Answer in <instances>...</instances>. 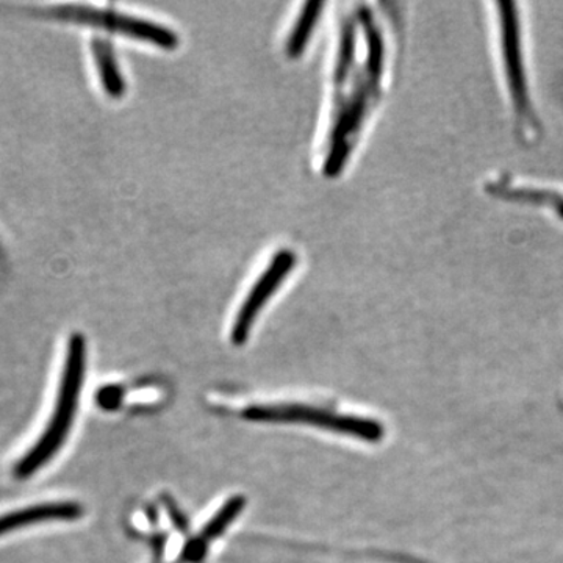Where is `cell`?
Returning a JSON list of instances; mask_svg holds the SVG:
<instances>
[{"label": "cell", "instance_id": "1", "mask_svg": "<svg viewBox=\"0 0 563 563\" xmlns=\"http://www.w3.org/2000/svg\"><path fill=\"white\" fill-rule=\"evenodd\" d=\"M85 362H87V343L84 335L73 333L66 350L65 368H63L60 390L55 402L54 415L49 424L41 433L38 442L21 459L16 465V476L27 479L33 473L43 468L47 462L57 455L66 439H68L84 385Z\"/></svg>", "mask_w": 563, "mask_h": 563}, {"label": "cell", "instance_id": "2", "mask_svg": "<svg viewBox=\"0 0 563 563\" xmlns=\"http://www.w3.org/2000/svg\"><path fill=\"white\" fill-rule=\"evenodd\" d=\"M242 417L255 422H299V424L317 426L343 435L355 437L368 443H379L384 439L385 429L379 421L369 418L340 415L317 407L298 406V404H266L251 406L243 410Z\"/></svg>", "mask_w": 563, "mask_h": 563}, {"label": "cell", "instance_id": "3", "mask_svg": "<svg viewBox=\"0 0 563 563\" xmlns=\"http://www.w3.org/2000/svg\"><path fill=\"white\" fill-rule=\"evenodd\" d=\"M296 262H298V257L291 250H280L274 255L268 268L255 282L250 295L246 296L242 307H240L235 321H233L231 340L235 346H242L246 343L252 325L261 314L263 307L272 299L274 292L279 290L288 274L295 269Z\"/></svg>", "mask_w": 563, "mask_h": 563}, {"label": "cell", "instance_id": "4", "mask_svg": "<svg viewBox=\"0 0 563 563\" xmlns=\"http://www.w3.org/2000/svg\"><path fill=\"white\" fill-rule=\"evenodd\" d=\"M65 18L87 22V24L101 27L103 31L121 33L131 36L133 40L144 41L154 44L163 49H174L179 44V36L172 29L141 18L128 16L117 11H103L87 9V7H74L63 11ZM62 13V14H63Z\"/></svg>", "mask_w": 563, "mask_h": 563}, {"label": "cell", "instance_id": "5", "mask_svg": "<svg viewBox=\"0 0 563 563\" xmlns=\"http://www.w3.org/2000/svg\"><path fill=\"white\" fill-rule=\"evenodd\" d=\"M84 515L80 504L77 503H51L27 507L16 512L0 517V536L27 526L43 523V521H73Z\"/></svg>", "mask_w": 563, "mask_h": 563}, {"label": "cell", "instance_id": "6", "mask_svg": "<svg viewBox=\"0 0 563 563\" xmlns=\"http://www.w3.org/2000/svg\"><path fill=\"white\" fill-rule=\"evenodd\" d=\"M504 49H506L507 73L512 85L515 102L518 111L528 109V98L521 74L520 43H518L517 16L504 14Z\"/></svg>", "mask_w": 563, "mask_h": 563}, {"label": "cell", "instance_id": "7", "mask_svg": "<svg viewBox=\"0 0 563 563\" xmlns=\"http://www.w3.org/2000/svg\"><path fill=\"white\" fill-rule=\"evenodd\" d=\"M322 9H324V3L322 2H307L303 5L301 14H299L298 20L295 22V27H292L290 36H288L287 46H285L288 57H301L303 49L309 44L314 27H317L318 21H320Z\"/></svg>", "mask_w": 563, "mask_h": 563}, {"label": "cell", "instance_id": "8", "mask_svg": "<svg viewBox=\"0 0 563 563\" xmlns=\"http://www.w3.org/2000/svg\"><path fill=\"white\" fill-rule=\"evenodd\" d=\"M92 54H95L96 66H98L99 77H101L103 90L111 98H121L125 91L124 79H122L120 68L117 65L113 51L106 41L96 40L92 43Z\"/></svg>", "mask_w": 563, "mask_h": 563}, {"label": "cell", "instance_id": "9", "mask_svg": "<svg viewBox=\"0 0 563 563\" xmlns=\"http://www.w3.org/2000/svg\"><path fill=\"white\" fill-rule=\"evenodd\" d=\"M244 506H246L244 496H233L229 499L202 529L201 536L198 537L199 542L209 547L211 540L218 539L229 528V525L242 514Z\"/></svg>", "mask_w": 563, "mask_h": 563}, {"label": "cell", "instance_id": "10", "mask_svg": "<svg viewBox=\"0 0 563 563\" xmlns=\"http://www.w3.org/2000/svg\"><path fill=\"white\" fill-rule=\"evenodd\" d=\"M355 52V33L352 24H346L342 32V41H340L339 58L335 65V81L342 84L346 79L352 66V58Z\"/></svg>", "mask_w": 563, "mask_h": 563}]
</instances>
